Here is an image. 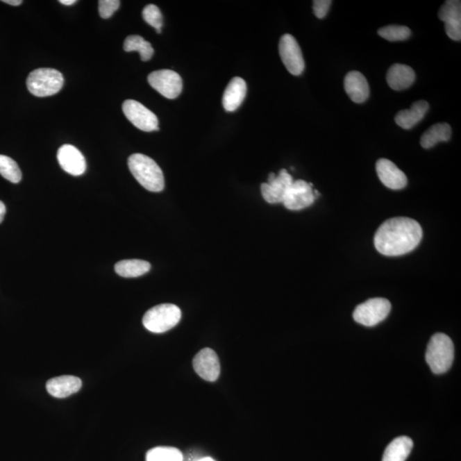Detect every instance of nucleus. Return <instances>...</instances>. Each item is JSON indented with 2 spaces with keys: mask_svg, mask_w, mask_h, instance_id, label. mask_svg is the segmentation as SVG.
<instances>
[{
  "mask_svg": "<svg viewBox=\"0 0 461 461\" xmlns=\"http://www.w3.org/2000/svg\"><path fill=\"white\" fill-rule=\"evenodd\" d=\"M422 237L423 230L417 221L408 217H396L379 226L374 245L383 255L399 256L414 251Z\"/></svg>",
  "mask_w": 461,
  "mask_h": 461,
  "instance_id": "obj_1",
  "label": "nucleus"
},
{
  "mask_svg": "<svg viewBox=\"0 0 461 461\" xmlns=\"http://www.w3.org/2000/svg\"><path fill=\"white\" fill-rule=\"evenodd\" d=\"M128 163L133 177L144 188L152 192H160L165 189V176L153 159L136 153L130 156Z\"/></svg>",
  "mask_w": 461,
  "mask_h": 461,
  "instance_id": "obj_2",
  "label": "nucleus"
},
{
  "mask_svg": "<svg viewBox=\"0 0 461 461\" xmlns=\"http://www.w3.org/2000/svg\"><path fill=\"white\" fill-rule=\"evenodd\" d=\"M455 358V346L451 338L444 333L431 337L426 353V360L435 374L446 373L451 367Z\"/></svg>",
  "mask_w": 461,
  "mask_h": 461,
  "instance_id": "obj_3",
  "label": "nucleus"
},
{
  "mask_svg": "<svg viewBox=\"0 0 461 461\" xmlns=\"http://www.w3.org/2000/svg\"><path fill=\"white\" fill-rule=\"evenodd\" d=\"M181 319V311L176 305L165 303L151 308L144 315L143 325L154 333H163L174 328Z\"/></svg>",
  "mask_w": 461,
  "mask_h": 461,
  "instance_id": "obj_4",
  "label": "nucleus"
},
{
  "mask_svg": "<svg viewBox=\"0 0 461 461\" xmlns=\"http://www.w3.org/2000/svg\"><path fill=\"white\" fill-rule=\"evenodd\" d=\"M63 83L65 79L62 74L54 69L42 68L33 70L27 79L28 91L40 98L58 94Z\"/></svg>",
  "mask_w": 461,
  "mask_h": 461,
  "instance_id": "obj_5",
  "label": "nucleus"
},
{
  "mask_svg": "<svg viewBox=\"0 0 461 461\" xmlns=\"http://www.w3.org/2000/svg\"><path fill=\"white\" fill-rule=\"evenodd\" d=\"M392 310V304L387 299H371L356 307L353 318L359 324L374 326L385 321Z\"/></svg>",
  "mask_w": 461,
  "mask_h": 461,
  "instance_id": "obj_6",
  "label": "nucleus"
},
{
  "mask_svg": "<svg viewBox=\"0 0 461 461\" xmlns=\"http://www.w3.org/2000/svg\"><path fill=\"white\" fill-rule=\"evenodd\" d=\"M125 117L137 128L144 132L158 131V119L152 111L135 100H126L122 105Z\"/></svg>",
  "mask_w": 461,
  "mask_h": 461,
  "instance_id": "obj_7",
  "label": "nucleus"
},
{
  "mask_svg": "<svg viewBox=\"0 0 461 461\" xmlns=\"http://www.w3.org/2000/svg\"><path fill=\"white\" fill-rule=\"evenodd\" d=\"M148 83L160 94L169 99H176L183 88L180 74L169 69L151 73L148 76Z\"/></svg>",
  "mask_w": 461,
  "mask_h": 461,
  "instance_id": "obj_8",
  "label": "nucleus"
},
{
  "mask_svg": "<svg viewBox=\"0 0 461 461\" xmlns=\"http://www.w3.org/2000/svg\"><path fill=\"white\" fill-rule=\"evenodd\" d=\"M278 51L285 68L293 76H300L304 72L305 62L302 51L294 37L286 33L281 37Z\"/></svg>",
  "mask_w": 461,
  "mask_h": 461,
  "instance_id": "obj_9",
  "label": "nucleus"
},
{
  "mask_svg": "<svg viewBox=\"0 0 461 461\" xmlns=\"http://www.w3.org/2000/svg\"><path fill=\"white\" fill-rule=\"evenodd\" d=\"M293 178L287 170L281 169L278 176L271 173L269 182L261 185L263 199L271 204L283 203L286 193L293 183Z\"/></svg>",
  "mask_w": 461,
  "mask_h": 461,
  "instance_id": "obj_10",
  "label": "nucleus"
},
{
  "mask_svg": "<svg viewBox=\"0 0 461 461\" xmlns=\"http://www.w3.org/2000/svg\"><path fill=\"white\" fill-rule=\"evenodd\" d=\"M315 196L312 184L303 180L293 181L286 193L283 204L290 210H302L315 203Z\"/></svg>",
  "mask_w": 461,
  "mask_h": 461,
  "instance_id": "obj_11",
  "label": "nucleus"
},
{
  "mask_svg": "<svg viewBox=\"0 0 461 461\" xmlns=\"http://www.w3.org/2000/svg\"><path fill=\"white\" fill-rule=\"evenodd\" d=\"M193 367L196 374L209 382L217 380L221 373L220 362L213 349H202L193 359Z\"/></svg>",
  "mask_w": 461,
  "mask_h": 461,
  "instance_id": "obj_12",
  "label": "nucleus"
},
{
  "mask_svg": "<svg viewBox=\"0 0 461 461\" xmlns=\"http://www.w3.org/2000/svg\"><path fill=\"white\" fill-rule=\"evenodd\" d=\"M438 17L445 24V31L449 38L455 42L461 40V2L448 0L441 7Z\"/></svg>",
  "mask_w": 461,
  "mask_h": 461,
  "instance_id": "obj_13",
  "label": "nucleus"
},
{
  "mask_svg": "<svg viewBox=\"0 0 461 461\" xmlns=\"http://www.w3.org/2000/svg\"><path fill=\"white\" fill-rule=\"evenodd\" d=\"M58 161L65 172L74 176H81L87 169L84 156L72 144H65L58 149Z\"/></svg>",
  "mask_w": 461,
  "mask_h": 461,
  "instance_id": "obj_14",
  "label": "nucleus"
},
{
  "mask_svg": "<svg viewBox=\"0 0 461 461\" xmlns=\"http://www.w3.org/2000/svg\"><path fill=\"white\" fill-rule=\"evenodd\" d=\"M376 170L379 180L392 190H401L408 184L407 176L403 171L397 168L395 163L388 159H379L376 163Z\"/></svg>",
  "mask_w": 461,
  "mask_h": 461,
  "instance_id": "obj_15",
  "label": "nucleus"
},
{
  "mask_svg": "<svg viewBox=\"0 0 461 461\" xmlns=\"http://www.w3.org/2000/svg\"><path fill=\"white\" fill-rule=\"evenodd\" d=\"M83 386L81 379L70 375L56 377L47 383V389L51 396L56 399H65L76 394Z\"/></svg>",
  "mask_w": 461,
  "mask_h": 461,
  "instance_id": "obj_16",
  "label": "nucleus"
},
{
  "mask_svg": "<svg viewBox=\"0 0 461 461\" xmlns=\"http://www.w3.org/2000/svg\"><path fill=\"white\" fill-rule=\"evenodd\" d=\"M344 89L346 94L356 103L365 102L370 94L366 77L359 72H351L346 74Z\"/></svg>",
  "mask_w": 461,
  "mask_h": 461,
  "instance_id": "obj_17",
  "label": "nucleus"
},
{
  "mask_svg": "<svg viewBox=\"0 0 461 461\" xmlns=\"http://www.w3.org/2000/svg\"><path fill=\"white\" fill-rule=\"evenodd\" d=\"M247 92V85L240 77H234L230 81L223 94L222 103L228 112H233L239 109L244 102Z\"/></svg>",
  "mask_w": 461,
  "mask_h": 461,
  "instance_id": "obj_18",
  "label": "nucleus"
},
{
  "mask_svg": "<svg viewBox=\"0 0 461 461\" xmlns=\"http://www.w3.org/2000/svg\"><path fill=\"white\" fill-rule=\"evenodd\" d=\"M415 77L414 70L411 67L396 63L389 69L386 81L393 90L403 91L414 84Z\"/></svg>",
  "mask_w": 461,
  "mask_h": 461,
  "instance_id": "obj_19",
  "label": "nucleus"
},
{
  "mask_svg": "<svg viewBox=\"0 0 461 461\" xmlns=\"http://www.w3.org/2000/svg\"><path fill=\"white\" fill-rule=\"evenodd\" d=\"M429 107L428 103L419 100L412 103L410 109L399 111L396 115V124L403 129H411L425 117Z\"/></svg>",
  "mask_w": 461,
  "mask_h": 461,
  "instance_id": "obj_20",
  "label": "nucleus"
},
{
  "mask_svg": "<svg viewBox=\"0 0 461 461\" xmlns=\"http://www.w3.org/2000/svg\"><path fill=\"white\" fill-rule=\"evenodd\" d=\"M412 448L414 442L410 437H396L385 449L382 461H405L410 455Z\"/></svg>",
  "mask_w": 461,
  "mask_h": 461,
  "instance_id": "obj_21",
  "label": "nucleus"
},
{
  "mask_svg": "<svg viewBox=\"0 0 461 461\" xmlns=\"http://www.w3.org/2000/svg\"><path fill=\"white\" fill-rule=\"evenodd\" d=\"M452 135L451 126L448 124H437L431 126L423 133L420 144L425 149H430L440 142H447Z\"/></svg>",
  "mask_w": 461,
  "mask_h": 461,
  "instance_id": "obj_22",
  "label": "nucleus"
},
{
  "mask_svg": "<svg viewBox=\"0 0 461 461\" xmlns=\"http://www.w3.org/2000/svg\"><path fill=\"white\" fill-rule=\"evenodd\" d=\"M115 273L124 278L142 276L151 270V264L143 260H124L115 264Z\"/></svg>",
  "mask_w": 461,
  "mask_h": 461,
  "instance_id": "obj_23",
  "label": "nucleus"
},
{
  "mask_svg": "<svg viewBox=\"0 0 461 461\" xmlns=\"http://www.w3.org/2000/svg\"><path fill=\"white\" fill-rule=\"evenodd\" d=\"M124 48L128 53L137 51L140 53L141 60L147 62L150 60L154 54L153 47L150 42L140 35H130L125 40Z\"/></svg>",
  "mask_w": 461,
  "mask_h": 461,
  "instance_id": "obj_24",
  "label": "nucleus"
},
{
  "mask_svg": "<svg viewBox=\"0 0 461 461\" xmlns=\"http://www.w3.org/2000/svg\"><path fill=\"white\" fill-rule=\"evenodd\" d=\"M0 174L11 183H19L22 172L19 166L12 158L5 155H0Z\"/></svg>",
  "mask_w": 461,
  "mask_h": 461,
  "instance_id": "obj_25",
  "label": "nucleus"
},
{
  "mask_svg": "<svg viewBox=\"0 0 461 461\" xmlns=\"http://www.w3.org/2000/svg\"><path fill=\"white\" fill-rule=\"evenodd\" d=\"M146 461H183V455L172 447H157L146 453Z\"/></svg>",
  "mask_w": 461,
  "mask_h": 461,
  "instance_id": "obj_26",
  "label": "nucleus"
},
{
  "mask_svg": "<svg viewBox=\"0 0 461 461\" xmlns=\"http://www.w3.org/2000/svg\"><path fill=\"white\" fill-rule=\"evenodd\" d=\"M378 35L389 42H403L411 36V31L406 26L389 25L378 29Z\"/></svg>",
  "mask_w": 461,
  "mask_h": 461,
  "instance_id": "obj_27",
  "label": "nucleus"
},
{
  "mask_svg": "<svg viewBox=\"0 0 461 461\" xmlns=\"http://www.w3.org/2000/svg\"><path fill=\"white\" fill-rule=\"evenodd\" d=\"M142 16L144 20L150 24L151 27L156 28L158 33H162V15L161 10L158 7L155 5H149L144 7L143 10Z\"/></svg>",
  "mask_w": 461,
  "mask_h": 461,
  "instance_id": "obj_28",
  "label": "nucleus"
},
{
  "mask_svg": "<svg viewBox=\"0 0 461 461\" xmlns=\"http://www.w3.org/2000/svg\"><path fill=\"white\" fill-rule=\"evenodd\" d=\"M121 2L118 0H100L99 1V11L100 17L103 19H108L113 16V14L120 7Z\"/></svg>",
  "mask_w": 461,
  "mask_h": 461,
  "instance_id": "obj_29",
  "label": "nucleus"
},
{
  "mask_svg": "<svg viewBox=\"0 0 461 461\" xmlns=\"http://www.w3.org/2000/svg\"><path fill=\"white\" fill-rule=\"evenodd\" d=\"M332 3L330 0H315L313 3V9L316 17L319 18V19L324 18L327 13H328Z\"/></svg>",
  "mask_w": 461,
  "mask_h": 461,
  "instance_id": "obj_30",
  "label": "nucleus"
},
{
  "mask_svg": "<svg viewBox=\"0 0 461 461\" xmlns=\"http://www.w3.org/2000/svg\"><path fill=\"white\" fill-rule=\"evenodd\" d=\"M6 212V206L3 202H1V201H0V223H1L3 220V218H5Z\"/></svg>",
  "mask_w": 461,
  "mask_h": 461,
  "instance_id": "obj_31",
  "label": "nucleus"
},
{
  "mask_svg": "<svg viewBox=\"0 0 461 461\" xmlns=\"http://www.w3.org/2000/svg\"><path fill=\"white\" fill-rule=\"evenodd\" d=\"M3 2L13 6H18L22 3V0H3Z\"/></svg>",
  "mask_w": 461,
  "mask_h": 461,
  "instance_id": "obj_32",
  "label": "nucleus"
},
{
  "mask_svg": "<svg viewBox=\"0 0 461 461\" xmlns=\"http://www.w3.org/2000/svg\"><path fill=\"white\" fill-rule=\"evenodd\" d=\"M77 1L76 0H60L59 3L65 6H72L74 3H76Z\"/></svg>",
  "mask_w": 461,
  "mask_h": 461,
  "instance_id": "obj_33",
  "label": "nucleus"
},
{
  "mask_svg": "<svg viewBox=\"0 0 461 461\" xmlns=\"http://www.w3.org/2000/svg\"><path fill=\"white\" fill-rule=\"evenodd\" d=\"M198 461H215V460L212 458H210V457H206V458L200 459Z\"/></svg>",
  "mask_w": 461,
  "mask_h": 461,
  "instance_id": "obj_34",
  "label": "nucleus"
}]
</instances>
